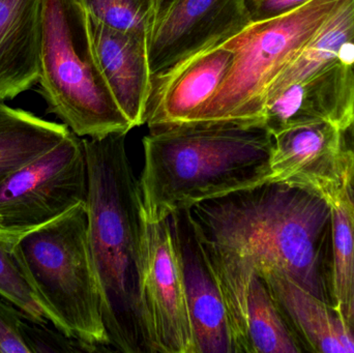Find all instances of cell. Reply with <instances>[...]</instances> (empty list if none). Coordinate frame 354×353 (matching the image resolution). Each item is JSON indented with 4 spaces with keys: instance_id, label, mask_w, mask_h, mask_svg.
<instances>
[{
    "instance_id": "obj_25",
    "label": "cell",
    "mask_w": 354,
    "mask_h": 353,
    "mask_svg": "<svg viewBox=\"0 0 354 353\" xmlns=\"http://www.w3.org/2000/svg\"><path fill=\"white\" fill-rule=\"evenodd\" d=\"M344 318L348 323L349 327L354 331V288L351 298H349L348 304L344 310Z\"/></svg>"
},
{
    "instance_id": "obj_9",
    "label": "cell",
    "mask_w": 354,
    "mask_h": 353,
    "mask_svg": "<svg viewBox=\"0 0 354 353\" xmlns=\"http://www.w3.org/2000/svg\"><path fill=\"white\" fill-rule=\"evenodd\" d=\"M139 294L149 353H195L169 218H145Z\"/></svg>"
},
{
    "instance_id": "obj_16",
    "label": "cell",
    "mask_w": 354,
    "mask_h": 353,
    "mask_svg": "<svg viewBox=\"0 0 354 353\" xmlns=\"http://www.w3.org/2000/svg\"><path fill=\"white\" fill-rule=\"evenodd\" d=\"M297 340L316 352L354 353V331L330 303L279 271L259 273Z\"/></svg>"
},
{
    "instance_id": "obj_1",
    "label": "cell",
    "mask_w": 354,
    "mask_h": 353,
    "mask_svg": "<svg viewBox=\"0 0 354 353\" xmlns=\"http://www.w3.org/2000/svg\"><path fill=\"white\" fill-rule=\"evenodd\" d=\"M191 211L208 244L258 273L284 274L332 302L326 276L332 207L322 197L268 182L200 203Z\"/></svg>"
},
{
    "instance_id": "obj_20",
    "label": "cell",
    "mask_w": 354,
    "mask_h": 353,
    "mask_svg": "<svg viewBox=\"0 0 354 353\" xmlns=\"http://www.w3.org/2000/svg\"><path fill=\"white\" fill-rule=\"evenodd\" d=\"M345 196V195H344ZM344 198V197H343ZM343 198L332 207V305L344 316L354 288V226Z\"/></svg>"
},
{
    "instance_id": "obj_22",
    "label": "cell",
    "mask_w": 354,
    "mask_h": 353,
    "mask_svg": "<svg viewBox=\"0 0 354 353\" xmlns=\"http://www.w3.org/2000/svg\"><path fill=\"white\" fill-rule=\"evenodd\" d=\"M26 321L24 313L0 296V352L31 353Z\"/></svg>"
},
{
    "instance_id": "obj_6",
    "label": "cell",
    "mask_w": 354,
    "mask_h": 353,
    "mask_svg": "<svg viewBox=\"0 0 354 353\" xmlns=\"http://www.w3.org/2000/svg\"><path fill=\"white\" fill-rule=\"evenodd\" d=\"M345 1L312 0L283 16L249 23L223 41L234 53L232 66L195 124L262 122L264 97L272 81Z\"/></svg>"
},
{
    "instance_id": "obj_27",
    "label": "cell",
    "mask_w": 354,
    "mask_h": 353,
    "mask_svg": "<svg viewBox=\"0 0 354 353\" xmlns=\"http://www.w3.org/2000/svg\"><path fill=\"white\" fill-rule=\"evenodd\" d=\"M172 1H174V0H155L156 17H157V15H159L162 10H165Z\"/></svg>"
},
{
    "instance_id": "obj_19",
    "label": "cell",
    "mask_w": 354,
    "mask_h": 353,
    "mask_svg": "<svg viewBox=\"0 0 354 353\" xmlns=\"http://www.w3.org/2000/svg\"><path fill=\"white\" fill-rule=\"evenodd\" d=\"M0 296L37 325H51L64 334L55 313L37 292L18 244L0 240Z\"/></svg>"
},
{
    "instance_id": "obj_15",
    "label": "cell",
    "mask_w": 354,
    "mask_h": 353,
    "mask_svg": "<svg viewBox=\"0 0 354 353\" xmlns=\"http://www.w3.org/2000/svg\"><path fill=\"white\" fill-rule=\"evenodd\" d=\"M88 19L97 62L112 97L133 128L142 126L153 89L147 35L122 32Z\"/></svg>"
},
{
    "instance_id": "obj_24",
    "label": "cell",
    "mask_w": 354,
    "mask_h": 353,
    "mask_svg": "<svg viewBox=\"0 0 354 353\" xmlns=\"http://www.w3.org/2000/svg\"><path fill=\"white\" fill-rule=\"evenodd\" d=\"M342 135L345 145L351 155V178H349L348 192L354 196V114L351 122L343 128Z\"/></svg>"
},
{
    "instance_id": "obj_2",
    "label": "cell",
    "mask_w": 354,
    "mask_h": 353,
    "mask_svg": "<svg viewBox=\"0 0 354 353\" xmlns=\"http://www.w3.org/2000/svg\"><path fill=\"white\" fill-rule=\"evenodd\" d=\"M127 135L83 138L88 240L112 352L149 353L139 294L145 207Z\"/></svg>"
},
{
    "instance_id": "obj_18",
    "label": "cell",
    "mask_w": 354,
    "mask_h": 353,
    "mask_svg": "<svg viewBox=\"0 0 354 353\" xmlns=\"http://www.w3.org/2000/svg\"><path fill=\"white\" fill-rule=\"evenodd\" d=\"M72 131L0 102V182L62 142Z\"/></svg>"
},
{
    "instance_id": "obj_4",
    "label": "cell",
    "mask_w": 354,
    "mask_h": 353,
    "mask_svg": "<svg viewBox=\"0 0 354 353\" xmlns=\"http://www.w3.org/2000/svg\"><path fill=\"white\" fill-rule=\"evenodd\" d=\"M37 85L48 113L81 138L128 134L134 128L102 74L81 0H41Z\"/></svg>"
},
{
    "instance_id": "obj_7",
    "label": "cell",
    "mask_w": 354,
    "mask_h": 353,
    "mask_svg": "<svg viewBox=\"0 0 354 353\" xmlns=\"http://www.w3.org/2000/svg\"><path fill=\"white\" fill-rule=\"evenodd\" d=\"M354 114V0L272 81L262 122L270 134L299 122L328 120L343 130Z\"/></svg>"
},
{
    "instance_id": "obj_11",
    "label": "cell",
    "mask_w": 354,
    "mask_h": 353,
    "mask_svg": "<svg viewBox=\"0 0 354 353\" xmlns=\"http://www.w3.org/2000/svg\"><path fill=\"white\" fill-rule=\"evenodd\" d=\"M351 166L342 131L328 120L299 122L272 134L268 182L308 191L333 205L348 190Z\"/></svg>"
},
{
    "instance_id": "obj_14",
    "label": "cell",
    "mask_w": 354,
    "mask_h": 353,
    "mask_svg": "<svg viewBox=\"0 0 354 353\" xmlns=\"http://www.w3.org/2000/svg\"><path fill=\"white\" fill-rule=\"evenodd\" d=\"M234 53L222 44L183 60L153 82L147 109L149 131L195 124L232 66Z\"/></svg>"
},
{
    "instance_id": "obj_3",
    "label": "cell",
    "mask_w": 354,
    "mask_h": 353,
    "mask_svg": "<svg viewBox=\"0 0 354 353\" xmlns=\"http://www.w3.org/2000/svg\"><path fill=\"white\" fill-rule=\"evenodd\" d=\"M140 184L145 216L183 209L268 184L272 135L262 122L181 124L143 139Z\"/></svg>"
},
{
    "instance_id": "obj_5",
    "label": "cell",
    "mask_w": 354,
    "mask_h": 353,
    "mask_svg": "<svg viewBox=\"0 0 354 353\" xmlns=\"http://www.w3.org/2000/svg\"><path fill=\"white\" fill-rule=\"evenodd\" d=\"M18 246L37 292L59 319L64 335L97 352H112L89 247L86 204L80 203L29 232Z\"/></svg>"
},
{
    "instance_id": "obj_23",
    "label": "cell",
    "mask_w": 354,
    "mask_h": 353,
    "mask_svg": "<svg viewBox=\"0 0 354 353\" xmlns=\"http://www.w3.org/2000/svg\"><path fill=\"white\" fill-rule=\"evenodd\" d=\"M312 0H245L249 22H260L293 12Z\"/></svg>"
},
{
    "instance_id": "obj_26",
    "label": "cell",
    "mask_w": 354,
    "mask_h": 353,
    "mask_svg": "<svg viewBox=\"0 0 354 353\" xmlns=\"http://www.w3.org/2000/svg\"><path fill=\"white\" fill-rule=\"evenodd\" d=\"M343 202H344L345 207H346L347 211H348L349 217H351V222H353L354 226V196L347 190L346 194H345L344 198H343Z\"/></svg>"
},
{
    "instance_id": "obj_21",
    "label": "cell",
    "mask_w": 354,
    "mask_h": 353,
    "mask_svg": "<svg viewBox=\"0 0 354 353\" xmlns=\"http://www.w3.org/2000/svg\"><path fill=\"white\" fill-rule=\"evenodd\" d=\"M91 18L122 32L147 35L156 17L155 0H81Z\"/></svg>"
},
{
    "instance_id": "obj_13",
    "label": "cell",
    "mask_w": 354,
    "mask_h": 353,
    "mask_svg": "<svg viewBox=\"0 0 354 353\" xmlns=\"http://www.w3.org/2000/svg\"><path fill=\"white\" fill-rule=\"evenodd\" d=\"M193 330L195 353H233L218 278L191 209L169 217Z\"/></svg>"
},
{
    "instance_id": "obj_8",
    "label": "cell",
    "mask_w": 354,
    "mask_h": 353,
    "mask_svg": "<svg viewBox=\"0 0 354 353\" xmlns=\"http://www.w3.org/2000/svg\"><path fill=\"white\" fill-rule=\"evenodd\" d=\"M88 190L84 141L71 132L0 182V240L10 244L80 203Z\"/></svg>"
},
{
    "instance_id": "obj_17",
    "label": "cell",
    "mask_w": 354,
    "mask_h": 353,
    "mask_svg": "<svg viewBox=\"0 0 354 353\" xmlns=\"http://www.w3.org/2000/svg\"><path fill=\"white\" fill-rule=\"evenodd\" d=\"M41 0H0V102L39 82Z\"/></svg>"
},
{
    "instance_id": "obj_12",
    "label": "cell",
    "mask_w": 354,
    "mask_h": 353,
    "mask_svg": "<svg viewBox=\"0 0 354 353\" xmlns=\"http://www.w3.org/2000/svg\"><path fill=\"white\" fill-rule=\"evenodd\" d=\"M245 0H174L147 37L153 82L189 56L222 44L249 24Z\"/></svg>"
},
{
    "instance_id": "obj_10",
    "label": "cell",
    "mask_w": 354,
    "mask_h": 353,
    "mask_svg": "<svg viewBox=\"0 0 354 353\" xmlns=\"http://www.w3.org/2000/svg\"><path fill=\"white\" fill-rule=\"evenodd\" d=\"M203 242L222 290L233 353L303 352L263 277L245 261Z\"/></svg>"
}]
</instances>
